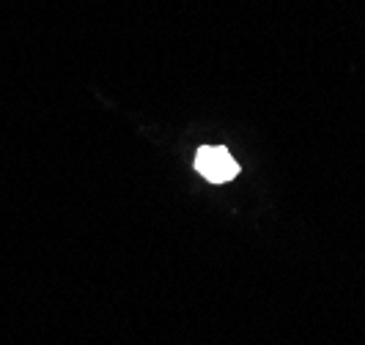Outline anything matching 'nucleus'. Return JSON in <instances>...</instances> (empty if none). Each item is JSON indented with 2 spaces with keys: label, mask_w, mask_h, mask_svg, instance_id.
<instances>
[{
  "label": "nucleus",
  "mask_w": 365,
  "mask_h": 345,
  "mask_svg": "<svg viewBox=\"0 0 365 345\" xmlns=\"http://www.w3.org/2000/svg\"><path fill=\"white\" fill-rule=\"evenodd\" d=\"M195 170L212 184H225L239 176L237 159L231 156L228 148L222 146H203L195 154Z\"/></svg>",
  "instance_id": "f257e3e1"
}]
</instances>
